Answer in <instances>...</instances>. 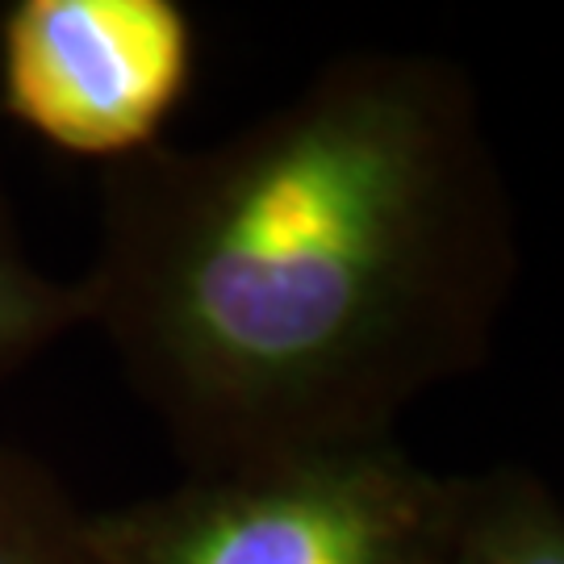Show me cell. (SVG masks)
<instances>
[{"instance_id":"cell-6","label":"cell","mask_w":564,"mask_h":564,"mask_svg":"<svg viewBox=\"0 0 564 564\" xmlns=\"http://www.w3.org/2000/svg\"><path fill=\"white\" fill-rule=\"evenodd\" d=\"M76 326H88L84 284L51 276L34 263L0 181V381L39 360Z\"/></svg>"},{"instance_id":"cell-1","label":"cell","mask_w":564,"mask_h":564,"mask_svg":"<svg viewBox=\"0 0 564 564\" xmlns=\"http://www.w3.org/2000/svg\"><path fill=\"white\" fill-rule=\"evenodd\" d=\"M514 276L468 72L360 51L226 139L105 167L80 284L184 468L226 473L393 440L485 364Z\"/></svg>"},{"instance_id":"cell-3","label":"cell","mask_w":564,"mask_h":564,"mask_svg":"<svg viewBox=\"0 0 564 564\" xmlns=\"http://www.w3.org/2000/svg\"><path fill=\"white\" fill-rule=\"evenodd\" d=\"M193 55L176 0H18L0 9V105L63 155L113 167L160 147Z\"/></svg>"},{"instance_id":"cell-2","label":"cell","mask_w":564,"mask_h":564,"mask_svg":"<svg viewBox=\"0 0 564 564\" xmlns=\"http://www.w3.org/2000/svg\"><path fill=\"white\" fill-rule=\"evenodd\" d=\"M447 477L398 440L188 473L105 527L121 564H431Z\"/></svg>"},{"instance_id":"cell-4","label":"cell","mask_w":564,"mask_h":564,"mask_svg":"<svg viewBox=\"0 0 564 564\" xmlns=\"http://www.w3.org/2000/svg\"><path fill=\"white\" fill-rule=\"evenodd\" d=\"M431 564H564V510L544 477L502 464L447 477Z\"/></svg>"},{"instance_id":"cell-5","label":"cell","mask_w":564,"mask_h":564,"mask_svg":"<svg viewBox=\"0 0 564 564\" xmlns=\"http://www.w3.org/2000/svg\"><path fill=\"white\" fill-rule=\"evenodd\" d=\"M0 564H121L105 510L80 506L46 464L0 444Z\"/></svg>"}]
</instances>
